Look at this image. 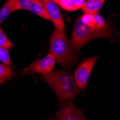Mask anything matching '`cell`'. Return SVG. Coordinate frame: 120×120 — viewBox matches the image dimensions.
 I'll list each match as a JSON object with an SVG mask.
<instances>
[{
  "instance_id": "cell-1",
  "label": "cell",
  "mask_w": 120,
  "mask_h": 120,
  "mask_svg": "<svg viewBox=\"0 0 120 120\" xmlns=\"http://www.w3.org/2000/svg\"><path fill=\"white\" fill-rule=\"evenodd\" d=\"M41 79L50 86L61 104L74 99L79 91L73 76L66 71H51L43 74Z\"/></svg>"
},
{
  "instance_id": "cell-2",
  "label": "cell",
  "mask_w": 120,
  "mask_h": 120,
  "mask_svg": "<svg viewBox=\"0 0 120 120\" xmlns=\"http://www.w3.org/2000/svg\"><path fill=\"white\" fill-rule=\"evenodd\" d=\"M50 52L58 63L63 66L74 64L77 61V54L70 43L64 30L56 29L52 32Z\"/></svg>"
},
{
  "instance_id": "cell-3",
  "label": "cell",
  "mask_w": 120,
  "mask_h": 120,
  "mask_svg": "<svg viewBox=\"0 0 120 120\" xmlns=\"http://www.w3.org/2000/svg\"><path fill=\"white\" fill-rule=\"evenodd\" d=\"M112 28L106 25L102 29H96L94 27L84 24L81 17L75 21L71 35V45L75 51H79L86 42L99 38H111Z\"/></svg>"
},
{
  "instance_id": "cell-4",
  "label": "cell",
  "mask_w": 120,
  "mask_h": 120,
  "mask_svg": "<svg viewBox=\"0 0 120 120\" xmlns=\"http://www.w3.org/2000/svg\"><path fill=\"white\" fill-rule=\"evenodd\" d=\"M97 56L83 60L75 69L74 73V79L79 89L84 90L86 83L89 81L90 74L97 60Z\"/></svg>"
},
{
  "instance_id": "cell-5",
  "label": "cell",
  "mask_w": 120,
  "mask_h": 120,
  "mask_svg": "<svg viewBox=\"0 0 120 120\" xmlns=\"http://www.w3.org/2000/svg\"><path fill=\"white\" fill-rule=\"evenodd\" d=\"M45 5L47 12L56 29L64 30L65 24L59 5L53 0H40Z\"/></svg>"
},
{
  "instance_id": "cell-6",
  "label": "cell",
  "mask_w": 120,
  "mask_h": 120,
  "mask_svg": "<svg viewBox=\"0 0 120 120\" xmlns=\"http://www.w3.org/2000/svg\"><path fill=\"white\" fill-rule=\"evenodd\" d=\"M56 118L60 120H84L86 119L82 112L71 101H67L56 113Z\"/></svg>"
},
{
  "instance_id": "cell-7",
  "label": "cell",
  "mask_w": 120,
  "mask_h": 120,
  "mask_svg": "<svg viewBox=\"0 0 120 120\" xmlns=\"http://www.w3.org/2000/svg\"><path fill=\"white\" fill-rule=\"evenodd\" d=\"M56 63V58L50 52L48 56L41 60L35 62L32 65L30 71L31 73H38L41 74H47L52 71Z\"/></svg>"
},
{
  "instance_id": "cell-8",
  "label": "cell",
  "mask_w": 120,
  "mask_h": 120,
  "mask_svg": "<svg viewBox=\"0 0 120 120\" xmlns=\"http://www.w3.org/2000/svg\"><path fill=\"white\" fill-rule=\"evenodd\" d=\"M28 10L32 13H33L48 21H51L50 17L47 12V9L40 0H34L32 3Z\"/></svg>"
},
{
  "instance_id": "cell-9",
  "label": "cell",
  "mask_w": 120,
  "mask_h": 120,
  "mask_svg": "<svg viewBox=\"0 0 120 120\" xmlns=\"http://www.w3.org/2000/svg\"><path fill=\"white\" fill-rule=\"evenodd\" d=\"M106 0H87L81 7L84 13H99Z\"/></svg>"
},
{
  "instance_id": "cell-10",
  "label": "cell",
  "mask_w": 120,
  "mask_h": 120,
  "mask_svg": "<svg viewBox=\"0 0 120 120\" xmlns=\"http://www.w3.org/2000/svg\"><path fill=\"white\" fill-rule=\"evenodd\" d=\"M66 11H76L81 9L86 0H53Z\"/></svg>"
},
{
  "instance_id": "cell-11",
  "label": "cell",
  "mask_w": 120,
  "mask_h": 120,
  "mask_svg": "<svg viewBox=\"0 0 120 120\" xmlns=\"http://www.w3.org/2000/svg\"><path fill=\"white\" fill-rule=\"evenodd\" d=\"M16 0H7L4 4L0 9V24L9 17V15L15 11V4Z\"/></svg>"
},
{
  "instance_id": "cell-12",
  "label": "cell",
  "mask_w": 120,
  "mask_h": 120,
  "mask_svg": "<svg viewBox=\"0 0 120 120\" xmlns=\"http://www.w3.org/2000/svg\"><path fill=\"white\" fill-rule=\"evenodd\" d=\"M14 72L12 69L4 63H0V84H2L12 78Z\"/></svg>"
},
{
  "instance_id": "cell-13",
  "label": "cell",
  "mask_w": 120,
  "mask_h": 120,
  "mask_svg": "<svg viewBox=\"0 0 120 120\" xmlns=\"http://www.w3.org/2000/svg\"><path fill=\"white\" fill-rule=\"evenodd\" d=\"M0 61L7 65H12V60H11L9 56V49L3 47H0Z\"/></svg>"
},
{
  "instance_id": "cell-14",
  "label": "cell",
  "mask_w": 120,
  "mask_h": 120,
  "mask_svg": "<svg viewBox=\"0 0 120 120\" xmlns=\"http://www.w3.org/2000/svg\"><path fill=\"white\" fill-rule=\"evenodd\" d=\"M0 47L6 48L7 49L14 47L13 43L8 39L1 27H0Z\"/></svg>"
},
{
  "instance_id": "cell-15",
  "label": "cell",
  "mask_w": 120,
  "mask_h": 120,
  "mask_svg": "<svg viewBox=\"0 0 120 120\" xmlns=\"http://www.w3.org/2000/svg\"><path fill=\"white\" fill-rule=\"evenodd\" d=\"M33 1L34 0H16L15 4V11L20 9L28 10Z\"/></svg>"
},
{
  "instance_id": "cell-16",
  "label": "cell",
  "mask_w": 120,
  "mask_h": 120,
  "mask_svg": "<svg viewBox=\"0 0 120 120\" xmlns=\"http://www.w3.org/2000/svg\"><path fill=\"white\" fill-rule=\"evenodd\" d=\"M107 25L105 19L99 14H94V27L96 29H102Z\"/></svg>"
},
{
  "instance_id": "cell-17",
  "label": "cell",
  "mask_w": 120,
  "mask_h": 120,
  "mask_svg": "<svg viewBox=\"0 0 120 120\" xmlns=\"http://www.w3.org/2000/svg\"><path fill=\"white\" fill-rule=\"evenodd\" d=\"M82 22L89 26L94 27V14L91 13H84V15L81 17Z\"/></svg>"
}]
</instances>
